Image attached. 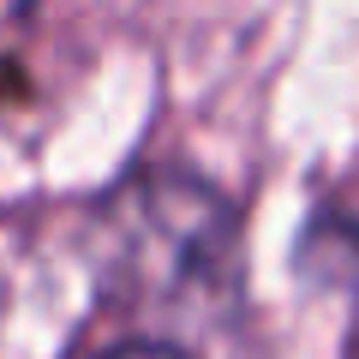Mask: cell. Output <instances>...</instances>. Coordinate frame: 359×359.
Wrapping results in <instances>:
<instances>
[{
  "instance_id": "cell-1",
  "label": "cell",
  "mask_w": 359,
  "mask_h": 359,
  "mask_svg": "<svg viewBox=\"0 0 359 359\" xmlns=\"http://www.w3.org/2000/svg\"><path fill=\"white\" fill-rule=\"evenodd\" d=\"M108 359H186L180 347H156V341H138V347H114Z\"/></svg>"
},
{
  "instance_id": "cell-2",
  "label": "cell",
  "mask_w": 359,
  "mask_h": 359,
  "mask_svg": "<svg viewBox=\"0 0 359 359\" xmlns=\"http://www.w3.org/2000/svg\"><path fill=\"white\" fill-rule=\"evenodd\" d=\"M353 359H359V353H353Z\"/></svg>"
}]
</instances>
